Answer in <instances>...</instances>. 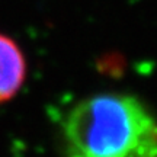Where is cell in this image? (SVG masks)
<instances>
[{
    "instance_id": "obj_1",
    "label": "cell",
    "mask_w": 157,
    "mask_h": 157,
    "mask_svg": "<svg viewBox=\"0 0 157 157\" xmlns=\"http://www.w3.org/2000/svg\"><path fill=\"white\" fill-rule=\"evenodd\" d=\"M66 157H157V119L135 96L101 93L63 121Z\"/></svg>"
},
{
    "instance_id": "obj_2",
    "label": "cell",
    "mask_w": 157,
    "mask_h": 157,
    "mask_svg": "<svg viewBox=\"0 0 157 157\" xmlns=\"http://www.w3.org/2000/svg\"><path fill=\"white\" fill-rule=\"evenodd\" d=\"M28 76V61L15 39L0 32V105L21 92Z\"/></svg>"
}]
</instances>
